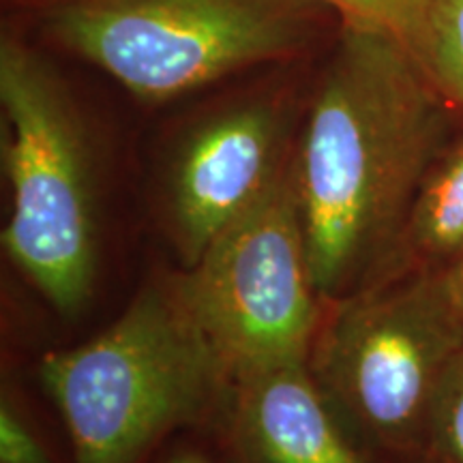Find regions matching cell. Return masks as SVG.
Listing matches in <instances>:
<instances>
[{"mask_svg":"<svg viewBox=\"0 0 463 463\" xmlns=\"http://www.w3.org/2000/svg\"><path fill=\"white\" fill-rule=\"evenodd\" d=\"M461 251L463 129L449 137L422 178L395 247L373 283L412 273H438Z\"/></svg>","mask_w":463,"mask_h":463,"instance_id":"9","label":"cell"},{"mask_svg":"<svg viewBox=\"0 0 463 463\" xmlns=\"http://www.w3.org/2000/svg\"><path fill=\"white\" fill-rule=\"evenodd\" d=\"M405 50L438 95L463 114V0H431Z\"/></svg>","mask_w":463,"mask_h":463,"instance_id":"10","label":"cell"},{"mask_svg":"<svg viewBox=\"0 0 463 463\" xmlns=\"http://www.w3.org/2000/svg\"><path fill=\"white\" fill-rule=\"evenodd\" d=\"M217 431L228 463H399L345 425L307 363L236 380Z\"/></svg>","mask_w":463,"mask_h":463,"instance_id":"8","label":"cell"},{"mask_svg":"<svg viewBox=\"0 0 463 463\" xmlns=\"http://www.w3.org/2000/svg\"><path fill=\"white\" fill-rule=\"evenodd\" d=\"M39 380L71 463H144L176 430L217 427L234 389L176 275L148 283L95 339L45 356Z\"/></svg>","mask_w":463,"mask_h":463,"instance_id":"2","label":"cell"},{"mask_svg":"<svg viewBox=\"0 0 463 463\" xmlns=\"http://www.w3.org/2000/svg\"><path fill=\"white\" fill-rule=\"evenodd\" d=\"M176 286L234 382L307 363L326 303L307 253L294 155Z\"/></svg>","mask_w":463,"mask_h":463,"instance_id":"6","label":"cell"},{"mask_svg":"<svg viewBox=\"0 0 463 463\" xmlns=\"http://www.w3.org/2000/svg\"><path fill=\"white\" fill-rule=\"evenodd\" d=\"M461 352L463 320L442 273H412L326 303L307 369L358 438L399 463H420Z\"/></svg>","mask_w":463,"mask_h":463,"instance_id":"4","label":"cell"},{"mask_svg":"<svg viewBox=\"0 0 463 463\" xmlns=\"http://www.w3.org/2000/svg\"><path fill=\"white\" fill-rule=\"evenodd\" d=\"M303 114L286 90L247 92L183 133L165 183L167 225L183 269L281 176Z\"/></svg>","mask_w":463,"mask_h":463,"instance_id":"7","label":"cell"},{"mask_svg":"<svg viewBox=\"0 0 463 463\" xmlns=\"http://www.w3.org/2000/svg\"><path fill=\"white\" fill-rule=\"evenodd\" d=\"M449 106L391 34L341 26L307 101L294 176L324 303L372 286L449 142Z\"/></svg>","mask_w":463,"mask_h":463,"instance_id":"1","label":"cell"},{"mask_svg":"<svg viewBox=\"0 0 463 463\" xmlns=\"http://www.w3.org/2000/svg\"><path fill=\"white\" fill-rule=\"evenodd\" d=\"M439 273H442V279L447 283L449 297L453 300L457 314H459L463 320V251L447 266V269L439 270Z\"/></svg>","mask_w":463,"mask_h":463,"instance_id":"13","label":"cell"},{"mask_svg":"<svg viewBox=\"0 0 463 463\" xmlns=\"http://www.w3.org/2000/svg\"><path fill=\"white\" fill-rule=\"evenodd\" d=\"M316 0H50L45 31L142 101L298 56L320 31Z\"/></svg>","mask_w":463,"mask_h":463,"instance_id":"5","label":"cell"},{"mask_svg":"<svg viewBox=\"0 0 463 463\" xmlns=\"http://www.w3.org/2000/svg\"><path fill=\"white\" fill-rule=\"evenodd\" d=\"M3 159L11 208L3 245L58 314L75 316L99 269L95 161L61 75L20 39L0 42Z\"/></svg>","mask_w":463,"mask_h":463,"instance_id":"3","label":"cell"},{"mask_svg":"<svg viewBox=\"0 0 463 463\" xmlns=\"http://www.w3.org/2000/svg\"><path fill=\"white\" fill-rule=\"evenodd\" d=\"M420 463H463V352L438 392Z\"/></svg>","mask_w":463,"mask_h":463,"instance_id":"12","label":"cell"},{"mask_svg":"<svg viewBox=\"0 0 463 463\" xmlns=\"http://www.w3.org/2000/svg\"><path fill=\"white\" fill-rule=\"evenodd\" d=\"M164 463H215L211 457L200 453L195 449H181L176 453H172Z\"/></svg>","mask_w":463,"mask_h":463,"instance_id":"14","label":"cell"},{"mask_svg":"<svg viewBox=\"0 0 463 463\" xmlns=\"http://www.w3.org/2000/svg\"><path fill=\"white\" fill-rule=\"evenodd\" d=\"M333 11L341 26L391 34L408 48L431 0H316Z\"/></svg>","mask_w":463,"mask_h":463,"instance_id":"11","label":"cell"}]
</instances>
